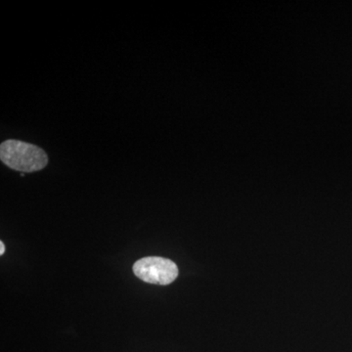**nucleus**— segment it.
<instances>
[{"label": "nucleus", "mask_w": 352, "mask_h": 352, "mask_svg": "<svg viewBox=\"0 0 352 352\" xmlns=\"http://www.w3.org/2000/svg\"><path fill=\"white\" fill-rule=\"evenodd\" d=\"M135 276L146 283L166 286L178 276V268L170 259L148 256L136 261L133 265Z\"/></svg>", "instance_id": "2"}, {"label": "nucleus", "mask_w": 352, "mask_h": 352, "mask_svg": "<svg viewBox=\"0 0 352 352\" xmlns=\"http://www.w3.org/2000/svg\"><path fill=\"white\" fill-rule=\"evenodd\" d=\"M4 252H6V245H4L3 242H0V256H2Z\"/></svg>", "instance_id": "3"}, {"label": "nucleus", "mask_w": 352, "mask_h": 352, "mask_svg": "<svg viewBox=\"0 0 352 352\" xmlns=\"http://www.w3.org/2000/svg\"><path fill=\"white\" fill-rule=\"evenodd\" d=\"M0 160L11 170L34 173L48 164L47 154L38 146L24 141L8 139L0 145Z\"/></svg>", "instance_id": "1"}]
</instances>
